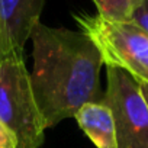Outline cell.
Segmentation results:
<instances>
[{
    "instance_id": "obj_4",
    "label": "cell",
    "mask_w": 148,
    "mask_h": 148,
    "mask_svg": "<svg viewBox=\"0 0 148 148\" xmlns=\"http://www.w3.org/2000/svg\"><path fill=\"white\" fill-rule=\"evenodd\" d=\"M102 100L115 119L116 148H148V103L139 82L122 68L106 67Z\"/></svg>"
},
{
    "instance_id": "obj_5",
    "label": "cell",
    "mask_w": 148,
    "mask_h": 148,
    "mask_svg": "<svg viewBox=\"0 0 148 148\" xmlns=\"http://www.w3.org/2000/svg\"><path fill=\"white\" fill-rule=\"evenodd\" d=\"M45 5V0H0V25L6 57L23 55V48Z\"/></svg>"
},
{
    "instance_id": "obj_10",
    "label": "cell",
    "mask_w": 148,
    "mask_h": 148,
    "mask_svg": "<svg viewBox=\"0 0 148 148\" xmlns=\"http://www.w3.org/2000/svg\"><path fill=\"white\" fill-rule=\"evenodd\" d=\"M6 58V51H5V41H3V32H2V25H0V61Z\"/></svg>"
},
{
    "instance_id": "obj_8",
    "label": "cell",
    "mask_w": 148,
    "mask_h": 148,
    "mask_svg": "<svg viewBox=\"0 0 148 148\" xmlns=\"http://www.w3.org/2000/svg\"><path fill=\"white\" fill-rule=\"evenodd\" d=\"M132 22L136 23L139 28H142L145 32H148V0H142L141 6L136 9Z\"/></svg>"
},
{
    "instance_id": "obj_2",
    "label": "cell",
    "mask_w": 148,
    "mask_h": 148,
    "mask_svg": "<svg viewBox=\"0 0 148 148\" xmlns=\"http://www.w3.org/2000/svg\"><path fill=\"white\" fill-rule=\"evenodd\" d=\"M0 121L15 135L18 148H39L45 141L47 126L23 55L0 61Z\"/></svg>"
},
{
    "instance_id": "obj_11",
    "label": "cell",
    "mask_w": 148,
    "mask_h": 148,
    "mask_svg": "<svg viewBox=\"0 0 148 148\" xmlns=\"http://www.w3.org/2000/svg\"><path fill=\"white\" fill-rule=\"evenodd\" d=\"M139 86H141V92H142V95H144V97L148 103V83H139Z\"/></svg>"
},
{
    "instance_id": "obj_3",
    "label": "cell",
    "mask_w": 148,
    "mask_h": 148,
    "mask_svg": "<svg viewBox=\"0 0 148 148\" xmlns=\"http://www.w3.org/2000/svg\"><path fill=\"white\" fill-rule=\"evenodd\" d=\"M74 19L106 67L122 68L139 83H148V32L134 22H110L99 15H74Z\"/></svg>"
},
{
    "instance_id": "obj_9",
    "label": "cell",
    "mask_w": 148,
    "mask_h": 148,
    "mask_svg": "<svg viewBox=\"0 0 148 148\" xmlns=\"http://www.w3.org/2000/svg\"><path fill=\"white\" fill-rule=\"evenodd\" d=\"M0 148H18L15 135L2 121H0Z\"/></svg>"
},
{
    "instance_id": "obj_1",
    "label": "cell",
    "mask_w": 148,
    "mask_h": 148,
    "mask_svg": "<svg viewBox=\"0 0 148 148\" xmlns=\"http://www.w3.org/2000/svg\"><path fill=\"white\" fill-rule=\"evenodd\" d=\"M32 90L45 126L52 128L90 102H102V55L82 31L36 23L31 34Z\"/></svg>"
},
{
    "instance_id": "obj_7",
    "label": "cell",
    "mask_w": 148,
    "mask_h": 148,
    "mask_svg": "<svg viewBox=\"0 0 148 148\" xmlns=\"http://www.w3.org/2000/svg\"><path fill=\"white\" fill-rule=\"evenodd\" d=\"M97 15L110 22H132L142 0H93Z\"/></svg>"
},
{
    "instance_id": "obj_6",
    "label": "cell",
    "mask_w": 148,
    "mask_h": 148,
    "mask_svg": "<svg viewBox=\"0 0 148 148\" xmlns=\"http://www.w3.org/2000/svg\"><path fill=\"white\" fill-rule=\"evenodd\" d=\"M79 126L97 148H116V128L110 108L102 102H90L74 115Z\"/></svg>"
}]
</instances>
